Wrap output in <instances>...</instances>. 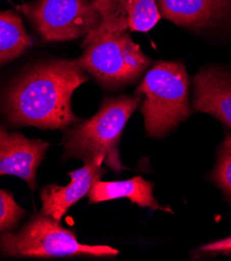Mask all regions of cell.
I'll use <instances>...</instances> for the list:
<instances>
[{
  "instance_id": "1",
  "label": "cell",
  "mask_w": 231,
  "mask_h": 261,
  "mask_svg": "<svg viewBox=\"0 0 231 261\" xmlns=\"http://www.w3.org/2000/svg\"><path fill=\"white\" fill-rule=\"evenodd\" d=\"M89 81L76 60L40 63L20 75L5 94L7 119L17 126L66 128L79 121L71 97Z\"/></svg>"
},
{
  "instance_id": "2",
  "label": "cell",
  "mask_w": 231,
  "mask_h": 261,
  "mask_svg": "<svg viewBox=\"0 0 231 261\" xmlns=\"http://www.w3.org/2000/svg\"><path fill=\"white\" fill-rule=\"evenodd\" d=\"M101 20L84 40L82 69L105 88L120 89L140 80L151 60L132 39L123 0H96Z\"/></svg>"
},
{
  "instance_id": "3",
  "label": "cell",
  "mask_w": 231,
  "mask_h": 261,
  "mask_svg": "<svg viewBox=\"0 0 231 261\" xmlns=\"http://www.w3.org/2000/svg\"><path fill=\"white\" fill-rule=\"evenodd\" d=\"M142 96H118L105 100L90 119L68 129L64 135V159L98 161L114 172L126 168L120 161L119 143L127 121L139 107Z\"/></svg>"
},
{
  "instance_id": "4",
  "label": "cell",
  "mask_w": 231,
  "mask_h": 261,
  "mask_svg": "<svg viewBox=\"0 0 231 261\" xmlns=\"http://www.w3.org/2000/svg\"><path fill=\"white\" fill-rule=\"evenodd\" d=\"M189 88L181 62L159 61L147 71L136 93L144 97L141 112L148 136L163 138L191 115Z\"/></svg>"
},
{
  "instance_id": "5",
  "label": "cell",
  "mask_w": 231,
  "mask_h": 261,
  "mask_svg": "<svg viewBox=\"0 0 231 261\" xmlns=\"http://www.w3.org/2000/svg\"><path fill=\"white\" fill-rule=\"evenodd\" d=\"M0 254L17 258L113 257L118 255L119 251L109 246L83 245L77 241L73 231L40 213L19 231L0 234Z\"/></svg>"
},
{
  "instance_id": "6",
  "label": "cell",
  "mask_w": 231,
  "mask_h": 261,
  "mask_svg": "<svg viewBox=\"0 0 231 261\" xmlns=\"http://www.w3.org/2000/svg\"><path fill=\"white\" fill-rule=\"evenodd\" d=\"M48 42L87 36L101 20L96 0H36L17 7Z\"/></svg>"
},
{
  "instance_id": "7",
  "label": "cell",
  "mask_w": 231,
  "mask_h": 261,
  "mask_svg": "<svg viewBox=\"0 0 231 261\" xmlns=\"http://www.w3.org/2000/svg\"><path fill=\"white\" fill-rule=\"evenodd\" d=\"M49 146L47 142L30 140L21 134L9 133L0 126V176L19 177L35 191L37 169Z\"/></svg>"
},
{
  "instance_id": "8",
  "label": "cell",
  "mask_w": 231,
  "mask_h": 261,
  "mask_svg": "<svg viewBox=\"0 0 231 261\" xmlns=\"http://www.w3.org/2000/svg\"><path fill=\"white\" fill-rule=\"evenodd\" d=\"M193 84V110L216 117L231 129V72L204 68L195 75Z\"/></svg>"
},
{
  "instance_id": "9",
  "label": "cell",
  "mask_w": 231,
  "mask_h": 261,
  "mask_svg": "<svg viewBox=\"0 0 231 261\" xmlns=\"http://www.w3.org/2000/svg\"><path fill=\"white\" fill-rule=\"evenodd\" d=\"M101 162L86 163L81 169L70 172V184L61 187L48 185L41 192V214L60 222L69 208L87 196L93 186L99 181L105 171Z\"/></svg>"
},
{
  "instance_id": "10",
  "label": "cell",
  "mask_w": 231,
  "mask_h": 261,
  "mask_svg": "<svg viewBox=\"0 0 231 261\" xmlns=\"http://www.w3.org/2000/svg\"><path fill=\"white\" fill-rule=\"evenodd\" d=\"M163 17L182 28L202 30L231 19V0H156Z\"/></svg>"
},
{
  "instance_id": "11",
  "label": "cell",
  "mask_w": 231,
  "mask_h": 261,
  "mask_svg": "<svg viewBox=\"0 0 231 261\" xmlns=\"http://www.w3.org/2000/svg\"><path fill=\"white\" fill-rule=\"evenodd\" d=\"M91 203H100L120 198H128L132 203L153 211L170 212L160 205L153 197V185L143 177L137 176L122 181H97L88 194Z\"/></svg>"
},
{
  "instance_id": "12",
  "label": "cell",
  "mask_w": 231,
  "mask_h": 261,
  "mask_svg": "<svg viewBox=\"0 0 231 261\" xmlns=\"http://www.w3.org/2000/svg\"><path fill=\"white\" fill-rule=\"evenodd\" d=\"M32 45L21 18L13 11L0 12V67L20 57Z\"/></svg>"
},
{
  "instance_id": "13",
  "label": "cell",
  "mask_w": 231,
  "mask_h": 261,
  "mask_svg": "<svg viewBox=\"0 0 231 261\" xmlns=\"http://www.w3.org/2000/svg\"><path fill=\"white\" fill-rule=\"evenodd\" d=\"M131 32L147 33L161 20L156 0H123Z\"/></svg>"
},
{
  "instance_id": "14",
  "label": "cell",
  "mask_w": 231,
  "mask_h": 261,
  "mask_svg": "<svg viewBox=\"0 0 231 261\" xmlns=\"http://www.w3.org/2000/svg\"><path fill=\"white\" fill-rule=\"evenodd\" d=\"M225 197L231 201V136L226 135L221 146L218 163L213 175Z\"/></svg>"
},
{
  "instance_id": "15",
  "label": "cell",
  "mask_w": 231,
  "mask_h": 261,
  "mask_svg": "<svg viewBox=\"0 0 231 261\" xmlns=\"http://www.w3.org/2000/svg\"><path fill=\"white\" fill-rule=\"evenodd\" d=\"M25 214L9 192L0 190V234L14 229Z\"/></svg>"
},
{
  "instance_id": "16",
  "label": "cell",
  "mask_w": 231,
  "mask_h": 261,
  "mask_svg": "<svg viewBox=\"0 0 231 261\" xmlns=\"http://www.w3.org/2000/svg\"><path fill=\"white\" fill-rule=\"evenodd\" d=\"M200 251L210 253H231V237L205 245L200 248Z\"/></svg>"
}]
</instances>
